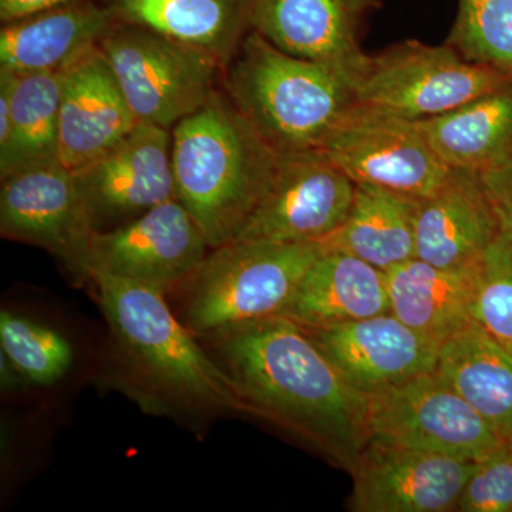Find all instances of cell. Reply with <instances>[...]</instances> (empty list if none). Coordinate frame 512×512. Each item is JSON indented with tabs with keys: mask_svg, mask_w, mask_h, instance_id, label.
<instances>
[{
	"mask_svg": "<svg viewBox=\"0 0 512 512\" xmlns=\"http://www.w3.org/2000/svg\"><path fill=\"white\" fill-rule=\"evenodd\" d=\"M458 512H512V451L507 441L474 461Z\"/></svg>",
	"mask_w": 512,
	"mask_h": 512,
	"instance_id": "f546056e",
	"label": "cell"
},
{
	"mask_svg": "<svg viewBox=\"0 0 512 512\" xmlns=\"http://www.w3.org/2000/svg\"><path fill=\"white\" fill-rule=\"evenodd\" d=\"M177 200L210 248L237 241L272 183L281 154L235 107L225 90L171 130Z\"/></svg>",
	"mask_w": 512,
	"mask_h": 512,
	"instance_id": "3957f363",
	"label": "cell"
},
{
	"mask_svg": "<svg viewBox=\"0 0 512 512\" xmlns=\"http://www.w3.org/2000/svg\"><path fill=\"white\" fill-rule=\"evenodd\" d=\"M211 251L200 225L178 200L157 205L117 227L96 231L90 276H117L167 293L200 268Z\"/></svg>",
	"mask_w": 512,
	"mask_h": 512,
	"instance_id": "8fae6325",
	"label": "cell"
},
{
	"mask_svg": "<svg viewBox=\"0 0 512 512\" xmlns=\"http://www.w3.org/2000/svg\"><path fill=\"white\" fill-rule=\"evenodd\" d=\"M99 49L136 119L168 130L211 99L224 72L200 50L128 23H117Z\"/></svg>",
	"mask_w": 512,
	"mask_h": 512,
	"instance_id": "52a82bcc",
	"label": "cell"
},
{
	"mask_svg": "<svg viewBox=\"0 0 512 512\" xmlns=\"http://www.w3.org/2000/svg\"><path fill=\"white\" fill-rule=\"evenodd\" d=\"M241 404L350 471L369 441L367 399L302 326L285 316L256 320L205 340Z\"/></svg>",
	"mask_w": 512,
	"mask_h": 512,
	"instance_id": "6da1fadb",
	"label": "cell"
},
{
	"mask_svg": "<svg viewBox=\"0 0 512 512\" xmlns=\"http://www.w3.org/2000/svg\"><path fill=\"white\" fill-rule=\"evenodd\" d=\"M66 67L52 72L12 73V116L8 141L0 147V178L30 165L57 160Z\"/></svg>",
	"mask_w": 512,
	"mask_h": 512,
	"instance_id": "484cf974",
	"label": "cell"
},
{
	"mask_svg": "<svg viewBox=\"0 0 512 512\" xmlns=\"http://www.w3.org/2000/svg\"><path fill=\"white\" fill-rule=\"evenodd\" d=\"M477 266L474 322L512 353V249L498 237Z\"/></svg>",
	"mask_w": 512,
	"mask_h": 512,
	"instance_id": "f1b7e54d",
	"label": "cell"
},
{
	"mask_svg": "<svg viewBox=\"0 0 512 512\" xmlns=\"http://www.w3.org/2000/svg\"><path fill=\"white\" fill-rule=\"evenodd\" d=\"M419 201L373 185L356 184L355 200L342 227L320 242L342 249L387 272L416 258Z\"/></svg>",
	"mask_w": 512,
	"mask_h": 512,
	"instance_id": "d4e9b609",
	"label": "cell"
},
{
	"mask_svg": "<svg viewBox=\"0 0 512 512\" xmlns=\"http://www.w3.org/2000/svg\"><path fill=\"white\" fill-rule=\"evenodd\" d=\"M508 447H510V450L512 451V437L507 440Z\"/></svg>",
	"mask_w": 512,
	"mask_h": 512,
	"instance_id": "d6a6232c",
	"label": "cell"
},
{
	"mask_svg": "<svg viewBox=\"0 0 512 512\" xmlns=\"http://www.w3.org/2000/svg\"><path fill=\"white\" fill-rule=\"evenodd\" d=\"M474 461L369 439L350 468L355 512L456 511Z\"/></svg>",
	"mask_w": 512,
	"mask_h": 512,
	"instance_id": "4fadbf2b",
	"label": "cell"
},
{
	"mask_svg": "<svg viewBox=\"0 0 512 512\" xmlns=\"http://www.w3.org/2000/svg\"><path fill=\"white\" fill-rule=\"evenodd\" d=\"M380 0H255L252 30L303 59L348 62L362 56L360 32Z\"/></svg>",
	"mask_w": 512,
	"mask_h": 512,
	"instance_id": "e0dca14e",
	"label": "cell"
},
{
	"mask_svg": "<svg viewBox=\"0 0 512 512\" xmlns=\"http://www.w3.org/2000/svg\"><path fill=\"white\" fill-rule=\"evenodd\" d=\"M322 244L234 241L212 248L180 291L178 318L200 340L284 315Z\"/></svg>",
	"mask_w": 512,
	"mask_h": 512,
	"instance_id": "5b68a950",
	"label": "cell"
},
{
	"mask_svg": "<svg viewBox=\"0 0 512 512\" xmlns=\"http://www.w3.org/2000/svg\"><path fill=\"white\" fill-rule=\"evenodd\" d=\"M437 370L501 439L512 437V353L476 322L439 348Z\"/></svg>",
	"mask_w": 512,
	"mask_h": 512,
	"instance_id": "cb8c5ba5",
	"label": "cell"
},
{
	"mask_svg": "<svg viewBox=\"0 0 512 512\" xmlns=\"http://www.w3.org/2000/svg\"><path fill=\"white\" fill-rule=\"evenodd\" d=\"M138 123L99 46L64 69L57 160L67 170H83Z\"/></svg>",
	"mask_w": 512,
	"mask_h": 512,
	"instance_id": "2e32d148",
	"label": "cell"
},
{
	"mask_svg": "<svg viewBox=\"0 0 512 512\" xmlns=\"http://www.w3.org/2000/svg\"><path fill=\"white\" fill-rule=\"evenodd\" d=\"M90 284L110 329L107 382L146 413L201 426L241 413L231 380L173 312L165 293L94 272Z\"/></svg>",
	"mask_w": 512,
	"mask_h": 512,
	"instance_id": "7a4b0ae2",
	"label": "cell"
},
{
	"mask_svg": "<svg viewBox=\"0 0 512 512\" xmlns=\"http://www.w3.org/2000/svg\"><path fill=\"white\" fill-rule=\"evenodd\" d=\"M356 184L319 151L285 154L241 241L315 244L348 218Z\"/></svg>",
	"mask_w": 512,
	"mask_h": 512,
	"instance_id": "7c38bea8",
	"label": "cell"
},
{
	"mask_svg": "<svg viewBox=\"0 0 512 512\" xmlns=\"http://www.w3.org/2000/svg\"><path fill=\"white\" fill-rule=\"evenodd\" d=\"M303 330L340 376L365 396L437 369L439 345L392 312Z\"/></svg>",
	"mask_w": 512,
	"mask_h": 512,
	"instance_id": "9a60e30c",
	"label": "cell"
},
{
	"mask_svg": "<svg viewBox=\"0 0 512 512\" xmlns=\"http://www.w3.org/2000/svg\"><path fill=\"white\" fill-rule=\"evenodd\" d=\"M478 259L460 268H439L419 258L394 266L386 272L390 312L440 348L474 322Z\"/></svg>",
	"mask_w": 512,
	"mask_h": 512,
	"instance_id": "7402d4cb",
	"label": "cell"
},
{
	"mask_svg": "<svg viewBox=\"0 0 512 512\" xmlns=\"http://www.w3.org/2000/svg\"><path fill=\"white\" fill-rule=\"evenodd\" d=\"M443 163L483 173L512 163V80L434 119L416 121Z\"/></svg>",
	"mask_w": 512,
	"mask_h": 512,
	"instance_id": "603a6c76",
	"label": "cell"
},
{
	"mask_svg": "<svg viewBox=\"0 0 512 512\" xmlns=\"http://www.w3.org/2000/svg\"><path fill=\"white\" fill-rule=\"evenodd\" d=\"M497 238V221L474 171L451 168L439 190L419 201L416 258L427 264H473Z\"/></svg>",
	"mask_w": 512,
	"mask_h": 512,
	"instance_id": "ac0fdd59",
	"label": "cell"
},
{
	"mask_svg": "<svg viewBox=\"0 0 512 512\" xmlns=\"http://www.w3.org/2000/svg\"><path fill=\"white\" fill-rule=\"evenodd\" d=\"M101 0H80L5 23L0 29V70L52 72L99 46L117 25Z\"/></svg>",
	"mask_w": 512,
	"mask_h": 512,
	"instance_id": "d6986e66",
	"label": "cell"
},
{
	"mask_svg": "<svg viewBox=\"0 0 512 512\" xmlns=\"http://www.w3.org/2000/svg\"><path fill=\"white\" fill-rule=\"evenodd\" d=\"M96 231L76 177L59 160L2 178V238L45 249L76 281L90 282V247Z\"/></svg>",
	"mask_w": 512,
	"mask_h": 512,
	"instance_id": "30bf717a",
	"label": "cell"
},
{
	"mask_svg": "<svg viewBox=\"0 0 512 512\" xmlns=\"http://www.w3.org/2000/svg\"><path fill=\"white\" fill-rule=\"evenodd\" d=\"M74 2L80 0H0V22L5 25Z\"/></svg>",
	"mask_w": 512,
	"mask_h": 512,
	"instance_id": "1f68e13d",
	"label": "cell"
},
{
	"mask_svg": "<svg viewBox=\"0 0 512 512\" xmlns=\"http://www.w3.org/2000/svg\"><path fill=\"white\" fill-rule=\"evenodd\" d=\"M119 23L200 50L227 69L252 30L255 0H101Z\"/></svg>",
	"mask_w": 512,
	"mask_h": 512,
	"instance_id": "44dd1931",
	"label": "cell"
},
{
	"mask_svg": "<svg viewBox=\"0 0 512 512\" xmlns=\"http://www.w3.org/2000/svg\"><path fill=\"white\" fill-rule=\"evenodd\" d=\"M512 77L470 62L456 49L409 40L357 67V106L402 119L443 116L510 82Z\"/></svg>",
	"mask_w": 512,
	"mask_h": 512,
	"instance_id": "8992f818",
	"label": "cell"
},
{
	"mask_svg": "<svg viewBox=\"0 0 512 512\" xmlns=\"http://www.w3.org/2000/svg\"><path fill=\"white\" fill-rule=\"evenodd\" d=\"M171 146V130L138 123L117 146L74 173L97 231L177 200Z\"/></svg>",
	"mask_w": 512,
	"mask_h": 512,
	"instance_id": "5bb4252c",
	"label": "cell"
},
{
	"mask_svg": "<svg viewBox=\"0 0 512 512\" xmlns=\"http://www.w3.org/2000/svg\"><path fill=\"white\" fill-rule=\"evenodd\" d=\"M447 45L470 62L512 77V0H457Z\"/></svg>",
	"mask_w": 512,
	"mask_h": 512,
	"instance_id": "83f0119b",
	"label": "cell"
},
{
	"mask_svg": "<svg viewBox=\"0 0 512 512\" xmlns=\"http://www.w3.org/2000/svg\"><path fill=\"white\" fill-rule=\"evenodd\" d=\"M477 174L497 221L498 237L512 249V163Z\"/></svg>",
	"mask_w": 512,
	"mask_h": 512,
	"instance_id": "4dcf8cb0",
	"label": "cell"
},
{
	"mask_svg": "<svg viewBox=\"0 0 512 512\" xmlns=\"http://www.w3.org/2000/svg\"><path fill=\"white\" fill-rule=\"evenodd\" d=\"M363 55L348 62L303 59L251 30L224 70V90L276 153H313L356 106Z\"/></svg>",
	"mask_w": 512,
	"mask_h": 512,
	"instance_id": "277c9868",
	"label": "cell"
},
{
	"mask_svg": "<svg viewBox=\"0 0 512 512\" xmlns=\"http://www.w3.org/2000/svg\"><path fill=\"white\" fill-rule=\"evenodd\" d=\"M319 153L355 184L417 201L439 190L451 171L416 121L357 104L336 124Z\"/></svg>",
	"mask_w": 512,
	"mask_h": 512,
	"instance_id": "9c48e42d",
	"label": "cell"
},
{
	"mask_svg": "<svg viewBox=\"0 0 512 512\" xmlns=\"http://www.w3.org/2000/svg\"><path fill=\"white\" fill-rule=\"evenodd\" d=\"M2 355L26 382L52 386L69 373L74 353L62 333L9 311L0 313Z\"/></svg>",
	"mask_w": 512,
	"mask_h": 512,
	"instance_id": "4316f807",
	"label": "cell"
},
{
	"mask_svg": "<svg viewBox=\"0 0 512 512\" xmlns=\"http://www.w3.org/2000/svg\"><path fill=\"white\" fill-rule=\"evenodd\" d=\"M389 312L386 272L322 245L282 316L302 328H325Z\"/></svg>",
	"mask_w": 512,
	"mask_h": 512,
	"instance_id": "ffe728a7",
	"label": "cell"
},
{
	"mask_svg": "<svg viewBox=\"0 0 512 512\" xmlns=\"http://www.w3.org/2000/svg\"><path fill=\"white\" fill-rule=\"evenodd\" d=\"M366 399L369 439L470 461L505 443L437 369Z\"/></svg>",
	"mask_w": 512,
	"mask_h": 512,
	"instance_id": "ba28073f",
	"label": "cell"
}]
</instances>
